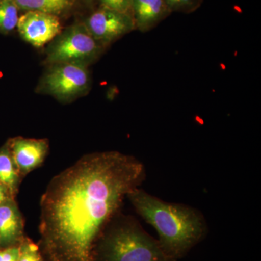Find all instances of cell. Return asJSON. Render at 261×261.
<instances>
[{
    "label": "cell",
    "instance_id": "6da1fadb",
    "mask_svg": "<svg viewBox=\"0 0 261 261\" xmlns=\"http://www.w3.org/2000/svg\"><path fill=\"white\" fill-rule=\"evenodd\" d=\"M145 176L138 159L106 151L82 156L51 178L40 200L44 261H93L97 239Z\"/></svg>",
    "mask_w": 261,
    "mask_h": 261
},
{
    "label": "cell",
    "instance_id": "7a4b0ae2",
    "mask_svg": "<svg viewBox=\"0 0 261 261\" xmlns=\"http://www.w3.org/2000/svg\"><path fill=\"white\" fill-rule=\"evenodd\" d=\"M127 197L137 214L156 230L163 251L173 261L186 256L205 238L207 224L197 209L165 202L139 187Z\"/></svg>",
    "mask_w": 261,
    "mask_h": 261
},
{
    "label": "cell",
    "instance_id": "3957f363",
    "mask_svg": "<svg viewBox=\"0 0 261 261\" xmlns=\"http://www.w3.org/2000/svg\"><path fill=\"white\" fill-rule=\"evenodd\" d=\"M93 261H173L132 216L118 213L94 245Z\"/></svg>",
    "mask_w": 261,
    "mask_h": 261
},
{
    "label": "cell",
    "instance_id": "277c9868",
    "mask_svg": "<svg viewBox=\"0 0 261 261\" xmlns=\"http://www.w3.org/2000/svg\"><path fill=\"white\" fill-rule=\"evenodd\" d=\"M106 49L91 35L84 23H76L62 31L49 43L46 62L49 65L73 63L89 67Z\"/></svg>",
    "mask_w": 261,
    "mask_h": 261
},
{
    "label": "cell",
    "instance_id": "5b68a950",
    "mask_svg": "<svg viewBox=\"0 0 261 261\" xmlns=\"http://www.w3.org/2000/svg\"><path fill=\"white\" fill-rule=\"evenodd\" d=\"M91 83L88 66L56 63L50 65L43 75L37 91L50 95L59 102L69 103L88 93Z\"/></svg>",
    "mask_w": 261,
    "mask_h": 261
},
{
    "label": "cell",
    "instance_id": "8992f818",
    "mask_svg": "<svg viewBox=\"0 0 261 261\" xmlns=\"http://www.w3.org/2000/svg\"><path fill=\"white\" fill-rule=\"evenodd\" d=\"M86 28L104 47L136 30L132 15L100 6L84 22Z\"/></svg>",
    "mask_w": 261,
    "mask_h": 261
},
{
    "label": "cell",
    "instance_id": "52a82bcc",
    "mask_svg": "<svg viewBox=\"0 0 261 261\" xmlns=\"http://www.w3.org/2000/svg\"><path fill=\"white\" fill-rule=\"evenodd\" d=\"M17 29L20 37L33 47L49 44L63 31L57 15L40 11H27L19 17Z\"/></svg>",
    "mask_w": 261,
    "mask_h": 261
},
{
    "label": "cell",
    "instance_id": "ba28073f",
    "mask_svg": "<svg viewBox=\"0 0 261 261\" xmlns=\"http://www.w3.org/2000/svg\"><path fill=\"white\" fill-rule=\"evenodd\" d=\"M10 153L21 177L40 167L49 153L47 139L16 137L8 141Z\"/></svg>",
    "mask_w": 261,
    "mask_h": 261
},
{
    "label": "cell",
    "instance_id": "9c48e42d",
    "mask_svg": "<svg viewBox=\"0 0 261 261\" xmlns=\"http://www.w3.org/2000/svg\"><path fill=\"white\" fill-rule=\"evenodd\" d=\"M25 222L15 199L0 205V246L18 245L25 238Z\"/></svg>",
    "mask_w": 261,
    "mask_h": 261
},
{
    "label": "cell",
    "instance_id": "30bf717a",
    "mask_svg": "<svg viewBox=\"0 0 261 261\" xmlns=\"http://www.w3.org/2000/svg\"><path fill=\"white\" fill-rule=\"evenodd\" d=\"M130 13L136 30L145 33L155 28L172 12L165 0H132Z\"/></svg>",
    "mask_w": 261,
    "mask_h": 261
},
{
    "label": "cell",
    "instance_id": "8fae6325",
    "mask_svg": "<svg viewBox=\"0 0 261 261\" xmlns=\"http://www.w3.org/2000/svg\"><path fill=\"white\" fill-rule=\"evenodd\" d=\"M23 178L20 176L10 153L8 142L0 147V183L16 198L19 187Z\"/></svg>",
    "mask_w": 261,
    "mask_h": 261
},
{
    "label": "cell",
    "instance_id": "7c38bea8",
    "mask_svg": "<svg viewBox=\"0 0 261 261\" xmlns=\"http://www.w3.org/2000/svg\"><path fill=\"white\" fill-rule=\"evenodd\" d=\"M18 9L40 11L55 15L63 14L73 7L74 0H13Z\"/></svg>",
    "mask_w": 261,
    "mask_h": 261
},
{
    "label": "cell",
    "instance_id": "4fadbf2b",
    "mask_svg": "<svg viewBox=\"0 0 261 261\" xmlns=\"http://www.w3.org/2000/svg\"><path fill=\"white\" fill-rule=\"evenodd\" d=\"M18 8L13 0H0V33L8 34L18 22Z\"/></svg>",
    "mask_w": 261,
    "mask_h": 261
},
{
    "label": "cell",
    "instance_id": "5bb4252c",
    "mask_svg": "<svg viewBox=\"0 0 261 261\" xmlns=\"http://www.w3.org/2000/svg\"><path fill=\"white\" fill-rule=\"evenodd\" d=\"M17 261H44L38 244L27 236L20 243V252Z\"/></svg>",
    "mask_w": 261,
    "mask_h": 261
},
{
    "label": "cell",
    "instance_id": "9a60e30c",
    "mask_svg": "<svg viewBox=\"0 0 261 261\" xmlns=\"http://www.w3.org/2000/svg\"><path fill=\"white\" fill-rule=\"evenodd\" d=\"M204 0H165L172 13L190 14L198 10Z\"/></svg>",
    "mask_w": 261,
    "mask_h": 261
},
{
    "label": "cell",
    "instance_id": "2e32d148",
    "mask_svg": "<svg viewBox=\"0 0 261 261\" xmlns=\"http://www.w3.org/2000/svg\"><path fill=\"white\" fill-rule=\"evenodd\" d=\"M100 6L123 13H130L132 0H99Z\"/></svg>",
    "mask_w": 261,
    "mask_h": 261
},
{
    "label": "cell",
    "instance_id": "e0dca14e",
    "mask_svg": "<svg viewBox=\"0 0 261 261\" xmlns=\"http://www.w3.org/2000/svg\"><path fill=\"white\" fill-rule=\"evenodd\" d=\"M20 243L0 248V261H17L20 252Z\"/></svg>",
    "mask_w": 261,
    "mask_h": 261
},
{
    "label": "cell",
    "instance_id": "ac0fdd59",
    "mask_svg": "<svg viewBox=\"0 0 261 261\" xmlns=\"http://www.w3.org/2000/svg\"><path fill=\"white\" fill-rule=\"evenodd\" d=\"M11 199H15V197L12 195L9 190L4 185L0 183V205Z\"/></svg>",
    "mask_w": 261,
    "mask_h": 261
},
{
    "label": "cell",
    "instance_id": "d6986e66",
    "mask_svg": "<svg viewBox=\"0 0 261 261\" xmlns=\"http://www.w3.org/2000/svg\"><path fill=\"white\" fill-rule=\"evenodd\" d=\"M0 248H1V246H0Z\"/></svg>",
    "mask_w": 261,
    "mask_h": 261
}]
</instances>
